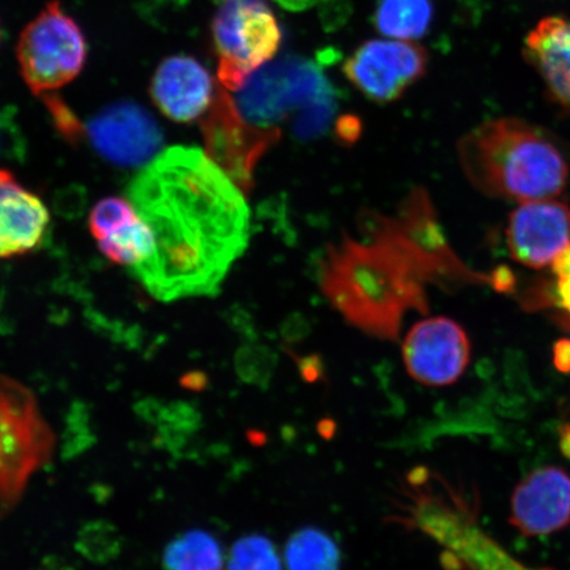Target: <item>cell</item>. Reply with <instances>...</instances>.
Masks as SVG:
<instances>
[{
  "mask_svg": "<svg viewBox=\"0 0 570 570\" xmlns=\"http://www.w3.org/2000/svg\"><path fill=\"white\" fill-rule=\"evenodd\" d=\"M559 297L561 306L570 313V271L566 275L559 276Z\"/></svg>",
  "mask_w": 570,
  "mask_h": 570,
  "instance_id": "cell-31",
  "label": "cell"
},
{
  "mask_svg": "<svg viewBox=\"0 0 570 570\" xmlns=\"http://www.w3.org/2000/svg\"><path fill=\"white\" fill-rule=\"evenodd\" d=\"M164 570H224L219 541L204 530H189L170 540L163 552Z\"/></svg>",
  "mask_w": 570,
  "mask_h": 570,
  "instance_id": "cell-17",
  "label": "cell"
},
{
  "mask_svg": "<svg viewBox=\"0 0 570 570\" xmlns=\"http://www.w3.org/2000/svg\"><path fill=\"white\" fill-rule=\"evenodd\" d=\"M87 59L88 42L81 27L57 0L47 3L19 36L20 75L35 96L66 87L81 73Z\"/></svg>",
  "mask_w": 570,
  "mask_h": 570,
  "instance_id": "cell-6",
  "label": "cell"
},
{
  "mask_svg": "<svg viewBox=\"0 0 570 570\" xmlns=\"http://www.w3.org/2000/svg\"><path fill=\"white\" fill-rule=\"evenodd\" d=\"M505 238L511 258L520 265L534 269L552 265L570 245V208L552 198L520 204L510 214Z\"/></svg>",
  "mask_w": 570,
  "mask_h": 570,
  "instance_id": "cell-11",
  "label": "cell"
},
{
  "mask_svg": "<svg viewBox=\"0 0 570 570\" xmlns=\"http://www.w3.org/2000/svg\"><path fill=\"white\" fill-rule=\"evenodd\" d=\"M465 564L468 570H538L512 558L487 533L481 534L469 547Z\"/></svg>",
  "mask_w": 570,
  "mask_h": 570,
  "instance_id": "cell-23",
  "label": "cell"
},
{
  "mask_svg": "<svg viewBox=\"0 0 570 570\" xmlns=\"http://www.w3.org/2000/svg\"><path fill=\"white\" fill-rule=\"evenodd\" d=\"M552 269L558 277L566 275L568 271H570V245L556 256L552 263Z\"/></svg>",
  "mask_w": 570,
  "mask_h": 570,
  "instance_id": "cell-30",
  "label": "cell"
},
{
  "mask_svg": "<svg viewBox=\"0 0 570 570\" xmlns=\"http://www.w3.org/2000/svg\"><path fill=\"white\" fill-rule=\"evenodd\" d=\"M217 89L213 78L195 57H167L155 70L149 95L158 109L177 124L194 122L209 111Z\"/></svg>",
  "mask_w": 570,
  "mask_h": 570,
  "instance_id": "cell-13",
  "label": "cell"
},
{
  "mask_svg": "<svg viewBox=\"0 0 570 570\" xmlns=\"http://www.w3.org/2000/svg\"><path fill=\"white\" fill-rule=\"evenodd\" d=\"M432 0H380L373 21L377 31L397 40H417L430 31Z\"/></svg>",
  "mask_w": 570,
  "mask_h": 570,
  "instance_id": "cell-16",
  "label": "cell"
},
{
  "mask_svg": "<svg viewBox=\"0 0 570 570\" xmlns=\"http://www.w3.org/2000/svg\"><path fill=\"white\" fill-rule=\"evenodd\" d=\"M85 135L104 159L128 168L153 161L164 140L151 114L131 101L105 107L89 120Z\"/></svg>",
  "mask_w": 570,
  "mask_h": 570,
  "instance_id": "cell-10",
  "label": "cell"
},
{
  "mask_svg": "<svg viewBox=\"0 0 570 570\" xmlns=\"http://www.w3.org/2000/svg\"><path fill=\"white\" fill-rule=\"evenodd\" d=\"M490 284L499 294H511L517 288V276L509 266H499L490 275Z\"/></svg>",
  "mask_w": 570,
  "mask_h": 570,
  "instance_id": "cell-27",
  "label": "cell"
},
{
  "mask_svg": "<svg viewBox=\"0 0 570 570\" xmlns=\"http://www.w3.org/2000/svg\"><path fill=\"white\" fill-rule=\"evenodd\" d=\"M51 224L45 203L10 170L0 169V259L38 248Z\"/></svg>",
  "mask_w": 570,
  "mask_h": 570,
  "instance_id": "cell-14",
  "label": "cell"
},
{
  "mask_svg": "<svg viewBox=\"0 0 570 570\" xmlns=\"http://www.w3.org/2000/svg\"><path fill=\"white\" fill-rule=\"evenodd\" d=\"M468 180L482 194L515 203L558 197L569 164L556 141L537 126L517 118L489 120L459 141Z\"/></svg>",
  "mask_w": 570,
  "mask_h": 570,
  "instance_id": "cell-2",
  "label": "cell"
},
{
  "mask_svg": "<svg viewBox=\"0 0 570 570\" xmlns=\"http://www.w3.org/2000/svg\"><path fill=\"white\" fill-rule=\"evenodd\" d=\"M127 197L154 237L151 256L130 269L161 302L217 295L249 240L242 188L196 147L177 146L149 161Z\"/></svg>",
  "mask_w": 570,
  "mask_h": 570,
  "instance_id": "cell-1",
  "label": "cell"
},
{
  "mask_svg": "<svg viewBox=\"0 0 570 570\" xmlns=\"http://www.w3.org/2000/svg\"><path fill=\"white\" fill-rule=\"evenodd\" d=\"M470 341L454 320L439 316L419 321L403 341V361L409 374L431 387L458 382L470 362Z\"/></svg>",
  "mask_w": 570,
  "mask_h": 570,
  "instance_id": "cell-9",
  "label": "cell"
},
{
  "mask_svg": "<svg viewBox=\"0 0 570 570\" xmlns=\"http://www.w3.org/2000/svg\"><path fill=\"white\" fill-rule=\"evenodd\" d=\"M284 10L291 12H303L312 9L321 2V0H275Z\"/></svg>",
  "mask_w": 570,
  "mask_h": 570,
  "instance_id": "cell-29",
  "label": "cell"
},
{
  "mask_svg": "<svg viewBox=\"0 0 570 570\" xmlns=\"http://www.w3.org/2000/svg\"><path fill=\"white\" fill-rule=\"evenodd\" d=\"M553 362L561 373H570V340L556 342L553 347Z\"/></svg>",
  "mask_w": 570,
  "mask_h": 570,
  "instance_id": "cell-28",
  "label": "cell"
},
{
  "mask_svg": "<svg viewBox=\"0 0 570 570\" xmlns=\"http://www.w3.org/2000/svg\"><path fill=\"white\" fill-rule=\"evenodd\" d=\"M226 570H282V561L273 541L252 534L235 541Z\"/></svg>",
  "mask_w": 570,
  "mask_h": 570,
  "instance_id": "cell-21",
  "label": "cell"
},
{
  "mask_svg": "<svg viewBox=\"0 0 570 570\" xmlns=\"http://www.w3.org/2000/svg\"><path fill=\"white\" fill-rule=\"evenodd\" d=\"M524 56L553 101L570 114V20L551 17L539 21L527 36Z\"/></svg>",
  "mask_w": 570,
  "mask_h": 570,
  "instance_id": "cell-15",
  "label": "cell"
},
{
  "mask_svg": "<svg viewBox=\"0 0 570 570\" xmlns=\"http://www.w3.org/2000/svg\"><path fill=\"white\" fill-rule=\"evenodd\" d=\"M45 101L63 137L73 142L80 140L85 135V126L75 117L69 107L63 105L60 98L51 95L45 96Z\"/></svg>",
  "mask_w": 570,
  "mask_h": 570,
  "instance_id": "cell-25",
  "label": "cell"
},
{
  "mask_svg": "<svg viewBox=\"0 0 570 570\" xmlns=\"http://www.w3.org/2000/svg\"><path fill=\"white\" fill-rule=\"evenodd\" d=\"M206 155L216 161L242 189L253 184L256 161L276 140L279 134L259 130L240 117L232 96L223 87L203 122Z\"/></svg>",
  "mask_w": 570,
  "mask_h": 570,
  "instance_id": "cell-8",
  "label": "cell"
},
{
  "mask_svg": "<svg viewBox=\"0 0 570 570\" xmlns=\"http://www.w3.org/2000/svg\"><path fill=\"white\" fill-rule=\"evenodd\" d=\"M0 45H2V26H0Z\"/></svg>",
  "mask_w": 570,
  "mask_h": 570,
  "instance_id": "cell-33",
  "label": "cell"
},
{
  "mask_svg": "<svg viewBox=\"0 0 570 570\" xmlns=\"http://www.w3.org/2000/svg\"><path fill=\"white\" fill-rule=\"evenodd\" d=\"M212 40L219 85L235 92L274 60L283 32L268 0H220L212 20Z\"/></svg>",
  "mask_w": 570,
  "mask_h": 570,
  "instance_id": "cell-5",
  "label": "cell"
},
{
  "mask_svg": "<svg viewBox=\"0 0 570 570\" xmlns=\"http://www.w3.org/2000/svg\"><path fill=\"white\" fill-rule=\"evenodd\" d=\"M562 449L570 455V430L562 436Z\"/></svg>",
  "mask_w": 570,
  "mask_h": 570,
  "instance_id": "cell-32",
  "label": "cell"
},
{
  "mask_svg": "<svg viewBox=\"0 0 570 570\" xmlns=\"http://www.w3.org/2000/svg\"><path fill=\"white\" fill-rule=\"evenodd\" d=\"M75 547L90 562L107 564L122 552L124 540L116 525L98 519L81 527Z\"/></svg>",
  "mask_w": 570,
  "mask_h": 570,
  "instance_id": "cell-20",
  "label": "cell"
},
{
  "mask_svg": "<svg viewBox=\"0 0 570 570\" xmlns=\"http://www.w3.org/2000/svg\"><path fill=\"white\" fill-rule=\"evenodd\" d=\"M425 48L404 40H370L344 63V73L363 96L377 104L394 102L425 75Z\"/></svg>",
  "mask_w": 570,
  "mask_h": 570,
  "instance_id": "cell-7",
  "label": "cell"
},
{
  "mask_svg": "<svg viewBox=\"0 0 570 570\" xmlns=\"http://www.w3.org/2000/svg\"><path fill=\"white\" fill-rule=\"evenodd\" d=\"M285 564L288 570H338L341 554L337 544L325 532L304 529L288 540Z\"/></svg>",
  "mask_w": 570,
  "mask_h": 570,
  "instance_id": "cell-18",
  "label": "cell"
},
{
  "mask_svg": "<svg viewBox=\"0 0 570 570\" xmlns=\"http://www.w3.org/2000/svg\"><path fill=\"white\" fill-rule=\"evenodd\" d=\"M55 445L33 392L0 375V520L19 503L32 475L51 461Z\"/></svg>",
  "mask_w": 570,
  "mask_h": 570,
  "instance_id": "cell-4",
  "label": "cell"
},
{
  "mask_svg": "<svg viewBox=\"0 0 570 570\" xmlns=\"http://www.w3.org/2000/svg\"><path fill=\"white\" fill-rule=\"evenodd\" d=\"M353 13L351 0H321L320 20L326 32H336Z\"/></svg>",
  "mask_w": 570,
  "mask_h": 570,
  "instance_id": "cell-26",
  "label": "cell"
},
{
  "mask_svg": "<svg viewBox=\"0 0 570 570\" xmlns=\"http://www.w3.org/2000/svg\"><path fill=\"white\" fill-rule=\"evenodd\" d=\"M233 99L248 125L279 135L288 126L302 139L325 134L337 111L330 78L316 62L292 55L254 71Z\"/></svg>",
  "mask_w": 570,
  "mask_h": 570,
  "instance_id": "cell-3",
  "label": "cell"
},
{
  "mask_svg": "<svg viewBox=\"0 0 570 570\" xmlns=\"http://www.w3.org/2000/svg\"><path fill=\"white\" fill-rule=\"evenodd\" d=\"M137 217L138 212L130 199L109 197L99 202L92 209L89 219L90 232L98 242Z\"/></svg>",
  "mask_w": 570,
  "mask_h": 570,
  "instance_id": "cell-22",
  "label": "cell"
},
{
  "mask_svg": "<svg viewBox=\"0 0 570 570\" xmlns=\"http://www.w3.org/2000/svg\"><path fill=\"white\" fill-rule=\"evenodd\" d=\"M24 141L11 109H0V161L21 159Z\"/></svg>",
  "mask_w": 570,
  "mask_h": 570,
  "instance_id": "cell-24",
  "label": "cell"
},
{
  "mask_svg": "<svg viewBox=\"0 0 570 570\" xmlns=\"http://www.w3.org/2000/svg\"><path fill=\"white\" fill-rule=\"evenodd\" d=\"M98 247L111 262L132 269L154 252V237L148 225L138 217L98 240Z\"/></svg>",
  "mask_w": 570,
  "mask_h": 570,
  "instance_id": "cell-19",
  "label": "cell"
},
{
  "mask_svg": "<svg viewBox=\"0 0 570 570\" xmlns=\"http://www.w3.org/2000/svg\"><path fill=\"white\" fill-rule=\"evenodd\" d=\"M570 522V475L560 468L534 470L511 498L510 523L527 537H540Z\"/></svg>",
  "mask_w": 570,
  "mask_h": 570,
  "instance_id": "cell-12",
  "label": "cell"
}]
</instances>
